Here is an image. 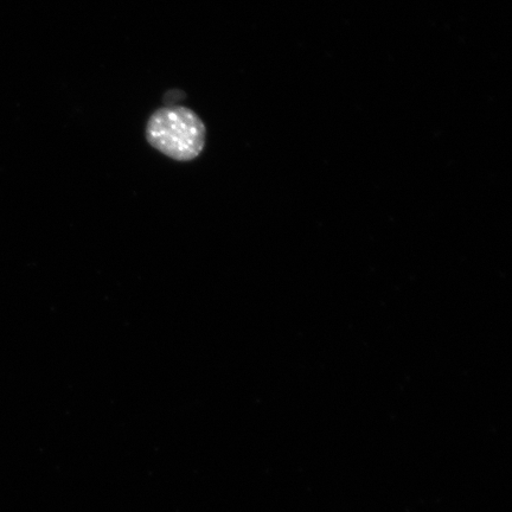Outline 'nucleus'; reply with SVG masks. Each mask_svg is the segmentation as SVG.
Here are the masks:
<instances>
[{
  "mask_svg": "<svg viewBox=\"0 0 512 512\" xmlns=\"http://www.w3.org/2000/svg\"><path fill=\"white\" fill-rule=\"evenodd\" d=\"M146 140L176 162H191L206 146L207 128L190 108L168 106L159 108L147 120Z\"/></svg>",
  "mask_w": 512,
  "mask_h": 512,
  "instance_id": "1",
  "label": "nucleus"
}]
</instances>
